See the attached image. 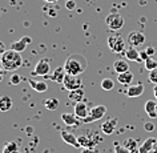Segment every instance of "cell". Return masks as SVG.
<instances>
[{"label": "cell", "mask_w": 157, "mask_h": 153, "mask_svg": "<svg viewBox=\"0 0 157 153\" xmlns=\"http://www.w3.org/2000/svg\"><path fill=\"white\" fill-rule=\"evenodd\" d=\"M87 59H85L83 55H71V56L67 57V60L64 63V68L67 71V73L69 75H75V76H78L87 69Z\"/></svg>", "instance_id": "1"}, {"label": "cell", "mask_w": 157, "mask_h": 153, "mask_svg": "<svg viewBox=\"0 0 157 153\" xmlns=\"http://www.w3.org/2000/svg\"><path fill=\"white\" fill-rule=\"evenodd\" d=\"M0 63H2V67L6 71H16L21 67L23 59L20 56V52H16L13 49H8L2 55Z\"/></svg>", "instance_id": "2"}, {"label": "cell", "mask_w": 157, "mask_h": 153, "mask_svg": "<svg viewBox=\"0 0 157 153\" xmlns=\"http://www.w3.org/2000/svg\"><path fill=\"white\" fill-rule=\"evenodd\" d=\"M108 47L113 53H124L127 49L125 40L120 35H111L108 37Z\"/></svg>", "instance_id": "3"}, {"label": "cell", "mask_w": 157, "mask_h": 153, "mask_svg": "<svg viewBox=\"0 0 157 153\" xmlns=\"http://www.w3.org/2000/svg\"><path fill=\"white\" fill-rule=\"evenodd\" d=\"M107 113V107L105 105H96V107H92L91 111H89L88 117H85L83 120V124H91L93 121H97L100 119H103Z\"/></svg>", "instance_id": "4"}, {"label": "cell", "mask_w": 157, "mask_h": 153, "mask_svg": "<svg viewBox=\"0 0 157 153\" xmlns=\"http://www.w3.org/2000/svg\"><path fill=\"white\" fill-rule=\"evenodd\" d=\"M105 23H107L108 28L111 31H120L124 27V19L121 15L119 13H109L107 19H105Z\"/></svg>", "instance_id": "5"}, {"label": "cell", "mask_w": 157, "mask_h": 153, "mask_svg": "<svg viewBox=\"0 0 157 153\" xmlns=\"http://www.w3.org/2000/svg\"><path fill=\"white\" fill-rule=\"evenodd\" d=\"M63 85H64V88L67 89V91H75V89L83 88V81H81V79L78 76L67 73Z\"/></svg>", "instance_id": "6"}, {"label": "cell", "mask_w": 157, "mask_h": 153, "mask_svg": "<svg viewBox=\"0 0 157 153\" xmlns=\"http://www.w3.org/2000/svg\"><path fill=\"white\" fill-rule=\"evenodd\" d=\"M49 72H51L49 60H48V59H40V60L37 61V64L35 65L32 75H35V76L47 77V76L49 75Z\"/></svg>", "instance_id": "7"}, {"label": "cell", "mask_w": 157, "mask_h": 153, "mask_svg": "<svg viewBox=\"0 0 157 153\" xmlns=\"http://www.w3.org/2000/svg\"><path fill=\"white\" fill-rule=\"evenodd\" d=\"M127 41L131 47L137 48V47H141L145 43V35L143 32H140V31H133V32L128 35Z\"/></svg>", "instance_id": "8"}, {"label": "cell", "mask_w": 157, "mask_h": 153, "mask_svg": "<svg viewBox=\"0 0 157 153\" xmlns=\"http://www.w3.org/2000/svg\"><path fill=\"white\" fill-rule=\"evenodd\" d=\"M65 75H67V71L64 67H57L56 69L52 72V75H48V79L55 81V83L57 84H63L64 83V79H65Z\"/></svg>", "instance_id": "9"}, {"label": "cell", "mask_w": 157, "mask_h": 153, "mask_svg": "<svg viewBox=\"0 0 157 153\" xmlns=\"http://www.w3.org/2000/svg\"><path fill=\"white\" fill-rule=\"evenodd\" d=\"M78 144L80 148H89V149H95L97 145V140H95L92 136H87V135H78L77 136Z\"/></svg>", "instance_id": "10"}, {"label": "cell", "mask_w": 157, "mask_h": 153, "mask_svg": "<svg viewBox=\"0 0 157 153\" xmlns=\"http://www.w3.org/2000/svg\"><path fill=\"white\" fill-rule=\"evenodd\" d=\"M117 123H119V120L116 119V117H113V119H108L105 120L103 124H101V132L104 133V135H112L113 132L116 131V127H117Z\"/></svg>", "instance_id": "11"}, {"label": "cell", "mask_w": 157, "mask_h": 153, "mask_svg": "<svg viewBox=\"0 0 157 153\" xmlns=\"http://www.w3.org/2000/svg\"><path fill=\"white\" fill-rule=\"evenodd\" d=\"M89 107L87 104L84 103V101H80V103H76V105H75V115H76L78 119H80L81 121H83L85 117H88V115H89Z\"/></svg>", "instance_id": "12"}, {"label": "cell", "mask_w": 157, "mask_h": 153, "mask_svg": "<svg viewBox=\"0 0 157 153\" xmlns=\"http://www.w3.org/2000/svg\"><path fill=\"white\" fill-rule=\"evenodd\" d=\"M61 120L64 121L65 125H68V127H78L80 124H83V121L78 119L75 113H63Z\"/></svg>", "instance_id": "13"}, {"label": "cell", "mask_w": 157, "mask_h": 153, "mask_svg": "<svg viewBox=\"0 0 157 153\" xmlns=\"http://www.w3.org/2000/svg\"><path fill=\"white\" fill-rule=\"evenodd\" d=\"M61 139L64 140V143L69 144L71 147L78 149L80 148V144H78V140H77V136L73 135V133H71L68 131H63L61 132Z\"/></svg>", "instance_id": "14"}, {"label": "cell", "mask_w": 157, "mask_h": 153, "mask_svg": "<svg viewBox=\"0 0 157 153\" xmlns=\"http://www.w3.org/2000/svg\"><path fill=\"white\" fill-rule=\"evenodd\" d=\"M156 145H157V140L155 137H148L139 147V153H151Z\"/></svg>", "instance_id": "15"}, {"label": "cell", "mask_w": 157, "mask_h": 153, "mask_svg": "<svg viewBox=\"0 0 157 153\" xmlns=\"http://www.w3.org/2000/svg\"><path fill=\"white\" fill-rule=\"evenodd\" d=\"M31 41H32V39L29 36H24V37H21L20 40L12 43V44H11V49L16 51V52H23V51H25L27 45H28Z\"/></svg>", "instance_id": "16"}, {"label": "cell", "mask_w": 157, "mask_h": 153, "mask_svg": "<svg viewBox=\"0 0 157 153\" xmlns=\"http://www.w3.org/2000/svg\"><path fill=\"white\" fill-rule=\"evenodd\" d=\"M127 96L128 97H139L144 93V84H135V85H131V87H128L127 89Z\"/></svg>", "instance_id": "17"}, {"label": "cell", "mask_w": 157, "mask_h": 153, "mask_svg": "<svg viewBox=\"0 0 157 153\" xmlns=\"http://www.w3.org/2000/svg\"><path fill=\"white\" fill-rule=\"evenodd\" d=\"M113 69L115 72L119 75V73H124V72H128L129 71V64L125 59H117V60L113 63Z\"/></svg>", "instance_id": "18"}, {"label": "cell", "mask_w": 157, "mask_h": 153, "mask_svg": "<svg viewBox=\"0 0 157 153\" xmlns=\"http://www.w3.org/2000/svg\"><path fill=\"white\" fill-rule=\"evenodd\" d=\"M145 112L148 113V116L151 117V119H157V101L155 100H148L147 103H145Z\"/></svg>", "instance_id": "19"}, {"label": "cell", "mask_w": 157, "mask_h": 153, "mask_svg": "<svg viewBox=\"0 0 157 153\" xmlns=\"http://www.w3.org/2000/svg\"><path fill=\"white\" fill-rule=\"evenodd\" d=\"M125 59L131 61H137V63H143L140 59V51H137L135 47H129V48L125 49Z\"/></svg>", "instance_id": "20"}, {"label": "cell", "mask_w": 157, "mask_h": 153, "mask_svg": "<svg viewBox=\"0 0 157 153\" xmlns=\"http://www.w3.org/2000/svg\"><path fill=\"white\" fill-rule=\"evenodd\" d=\"M28 83L31 85V88L39 93H43L48 89V85H47L45 81H37V80H33V79H28Z\"/></svg>", "instance_id": "21"}, {"label": "cell", "mask_w": 157, "mask_h": 153, "mask_svg": "<svg viewBox=\"0 0 157 153\" xmlns=\"http://www.w3.org/2000/svg\"><path fill=\"white\" fill-rule=\"evenodd\" d=\"M84 91L83 88H78V89H75V91H69V95H68V99L73 103H80L83 101L84 99Z\"/></svg>", "instance_id": "22"}, {"label": "cell", "mask_w": 157, "mask_h": 153, "mask_svg": "<svg viewBox=\"0 0 157 153\" xmlns=\"http://www.w3.org/2000/svg\"><path fill=\"white\" fill-rule=\"evenodd\" d=\"M117 81L121 85H129L133 81V73L132 72H124V73H119L117 75Z\"/></svg>", "instance_id": "23"}, {"label": "cell", "mask_w": 157, "mask_h": 153, "mask_svg": "<svg viewBox=\"0 0 157 153\" xmlns=\"http://www.w3.org/2000/svg\"><path fill=\"white\" fill-rule=\"evenodd\" d=\"M13 105V101L8 96H2L0 97V111L2 112H8Z\"/></svg>", "instance_id": "24"}, {"label": "cell", "mask_w": 157, "mask_h": 153, "mask_svg": "<svg viewBox=\"0 0 157 153\" xmlns=\"http://www.w3.org/2000/svg\"><path fill=\"white\" fill-rule=\"evenodd\" d=\"M124 147L128 149L131 153H139V145H137V141L133 139H127L124 141Z\"/></svg>", "instance_id": "25"}, {"label": "cell", "mask_w": 157, "mask_h": 153, "mask_svg": "<svg viewBox=\"0 0 157 153\" xmlns=\"http://www.w3.org/2000/svg\"><path fill=\"white\" fill-rule=\"evenodd\" d=\"M3 153H19V145L15 141H8L3 147Z\"/></svg>", "instance_id": "26"}, {"label": "cell", "mask_w": 157, "mask_h": 153, "mask_svg": "<svg viewBox=\"0 0 157 153\" xmlns=\"http://www.w3.org/2000/svg\"><path fill=\"white\" fill-rule=\"evenodd\" d=\"M59 100L55 99V97H49V99L44 100V107L48 109V111H56V109L59 108Z\"/></svg>", "instance_id": "27"}, {"label": "cell", "mask_w": 157, "mask_h": 153, "mask_svg": "<svg viewBox=\"0 0 157 153\" xmlns=\"http://www.w3.org/2000/svg\"><path fill=\"white\" fill-rule=\"evenodd\" d=\"M101 88H103L104 91H112V89L115 88V81L112 79H109V77H107V79H104L101 81Z\"/></svg>", "instance_id": "28"}, {"label": "cell", "mask_w": 157, "mask_h": 153, "mask_svg": "<svg viewBox=\"0 0 157 153\" xmlns=\"http://www.w3.org/2000/svg\"><path fill=\"white\" fill-rule=\"evenodd\" d=\"M144 65H145V68H147V71H153L157 68V60L155 57H149L144 61Z\"/></svg>", "instance_id": "29"}, {"label": "cell", "mask_w": 157, "mask_h": 153, "mask_svg": "<svg viewBox=\"0 0 157 153\" xmlns=\"http://www.w3.org/2000/svg\"><path fill=\"white\" fill-rule=\"evenodd\" d=\"M148 79H149V81H151L153 85L157 84V68H156V69H153V71H149Z\"/></svg>", "instance_id": "30"}, {"label": "cell", "mask_w": 157, "mask_h": 153, "mask_svg": "<svg viewBox=\"0 0 157 153\" xmlns=\"http://www.w3.org/2000/svg\"><path fill=\"white\" fill-rule=\"evenodd\" d=\"M20 81H21V77L19 76L17 73H13L12 76H11V79H10L11 85H17V84H20Z\"/></svg>", "instance_id": "31"}, {"label": "cell", "mask_w": 157, "mask_h": 153, "mask_svg": "<svg viewBox=\"0 0 157 153\" xmlns=\"http://www.w3.org/2000/svg\"><path fill=\"white\" fill-rule=\"evenodd\" d=\"M115 153H131V152H129L124 145H120V144L115 143Z\"/></svg>", "instance_id": "32"}, {"label": "cell", "mask_w": 157, "mask_h": 153, "mask_svg": "<svg viewBox=\"0 0 157 153\" xmlns=\"http://www.w3.org/2000/svg\"><path fill=\"white\" fill-rule=\"evenodd\" d=\"M65 8L69 10V11H73L76 8V2L75 0H67L65 2Z\"/></svg>", "instance_id": "33"}, {"label": "cell", "mask_w": 157, "mask_h": 153, "mask_svg": "<svg viewBox=\"0 0 157 153\" xmlns=\"http://www.w3.org/2000/svg\"><path fill=\"white\" fill-rule=\"evenodd\" d=\"M155 124H153V123H145L144 124V129H145V131H147V132H153V131H155Z\"/></svg>", "instance_id": "34"}, {"label": "cell", "mask_w": 157, "mask_h": 153, "mask_svg": "<svg viewBox=\"0 0 157 153\" xmlns=\"http://www.w3.org/2000/svg\"><path fill=\"white\" fill-rule=\"evenodd\" d=\"M140 59H141V61H145L147 59H149V55L147 53V51H140Z\"/></svg>", "instance_id": "35"}, {"label": "cell", "mask_w": 157, "mask_h": 153, "mask_svg": "<svg viewBox=\"0 0 157 153\" xmlns=\"http://www.w3.org/2000/svg\"><path fill=\"white\" fill-rule=\"evenodd\" d=\"M145 51H147V53L149 55V57H153L156 53V49L153 48V47H148V48H145Z\"/></svg>", "instance_id": "36"}, {"label": "cell", "mask_w": 157, "mask_h": 153, "mask_svg": "<svg viewBox=\"0 0 157 153\" xmlns=\"http://www.w3.org/2000/svg\"><path fill=\"white\" fill-rule=\"evenodd\" d=\"M4 52H6V45H4V43L3 41H0V56H2Z\"/></svg>", "instance_id": "37"}, {"label": "cell", "mask_w": 157, "mask_h": 153, "mask_svg": "<svg viewBox=\"0 0 157 153\" xmlns=\"http://www.w3.org/2000/svg\"><path fill=\"white\" fill-rule=\"evenodd\" d=\"M81 153H96L95 149H89V148H83Z\"/></svg>", "instance_id": "38"}, {"label": "cell", "mask_w": 157, "mask_h": 153, "mask_svg": "<svg viewBox=\"0 0 157 153\" xmlns=\"http://www.w3.org/2000/svg\"><path fill=\"white\" fill-rule=\"evenodd\" d=\"M153 95H155L156 100H157V84H155V85H153Z\"/></svg>", "instance_id": "39"}, {"label": "cell", "mask_w": 157, "mask_h": 153, "mask_svg": "<svg viewBox=\"0 0 157 153\" xmlns=\"http://www.w3.org/2000/svg\"><path fill=\"white\" fill-rule=\"evenodd\" d=\"M4 68H0V81L3 80V76H4Z\"/></svg>", "instance_id": "40"}, {"label": "cell", "mask_w": 157, "mask_h": 153, "mask_svg": "<svg viewBox=\"0 0 157 153\" xmlns=\"http://www.w3.org/2000/svg\"><path fill=\"white\" fill-rule=\"evenodd\" d=\"M44 2H47V3H56V2H59V0H44Z\"/></svg>", "instance_id": "41"}, {"label": "cell", "mask_w": 157, "mask_h": 153, "mask_svg": "<svg viewBox=\"0 0 157 153\" xmlns=\"http://www.w3.org/2000/svg\"><path fill=\"white\" fill-rule=\"evenodd\" d=\"M152 153H157V145H156V147H155V148H153V151H152Z\"/></svg>", "instance_id": "42"}]
</instances>
